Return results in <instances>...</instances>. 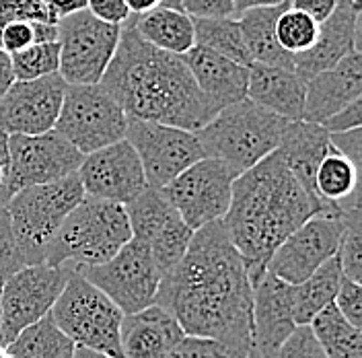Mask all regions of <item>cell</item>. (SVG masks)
Here are the masks:
<instances>
[{
	"mask_svg": "<svg viewBox=\"0 0 362 358\" xmlns=\"http://www.w3.org/2000/svg\"><path fill=\"white\" fill-rule=\"evenodd\" d=\"M124 210L130 223L132 239L142 241L146 246L165 226V223L175 214V210L163 196V192L153 190V187H146L144 192H140L134 200L124 206Z\"/></svg>",
	"mask_w": 362,
	"mask_h": 358,
	"instance_id": "cell-32",
	"label": "cell"
},
{
	"mask_svg": "<svg viewBox=\"0 0 362 358\" xmlns=\"http://www.w3.org/2000/svg\"><path fill=\"white\" fill-rule=\"evenodd\" d=\"M130 23L146 44L160 52L185 56L196 45L194 19L175 6L160 4L148 13L130 15Z\"/></svg>",
	"mask_w": 362,
	"mask_h": 358,
	"instance_id": "cell-25",
	"label": "cell"
},
{
	"mask_svg": "<svg viewBox=\"0 0 362 358\" xmlns=\"http://www.w3.org/2000/svg\"><path fill=\"white\" fill-rule=\"evenodd\" d=\"M76 175L85 196L126 206L144 192L146 178L132 144L124 138L83 158Z\"/></svg>",
	"mask_w": 362,
	"mask_h": 358,
	"instance_id": "cell-17",
	"label": "cell"
},
{
	"mask_svg": "<svg viewBox=\"0 0 362 358\" xmlns=\"http://www.w3.org/2000/svg\"><path fill=\"white\" fill-rule=\"evenodd\" d=\"M286 0H235V11L237 17L245 11H253V8H270V6H280Z\"/></svg>",
	"mask_w": 362,
	"mask_h": 358,
	"instance_id": "cell-51",
	"label": "cell"
},
{
	"mask_svg": "<svg viewBox=\"0 0 362 358\" xmlns=\"http://www.w3.org/2000/svg\"><path fill=\"white\" fill-rule=\"evenodd\" d=\"M72 270L68 266H23L8 276L0 292V340L8 346L29 325L49 315Z\"/></svg>",
	"mask_w": 362,
	"mask_h": 358,
	"instance_id": "cell-11",
	"label": "cell"
},
{
	"mask_svg": "<svg viewBox=\"0 0 362 358\" xmlns=\"http://www.w3.org/2000/svg\"><path fill=\"white\" fill-rule=\"evenodd\" d=\"M181 58L185 67L189 68L194 83L204 95L212 115L223 112L233 103L247 99V67H241L200 45H194Z\"/></svg>",
	"mask_w": 362,
	"mask_h": 358,
	"instance_id": "cell-21",
	"label": "cell"
},
{
	"mask_svg": "<svg viewBox=\"0 0 362 358\" xmlns=\"http://www.w3.org/2000/svg\"><path fill=\"white\" fill-rule=\"evenodd\" d=\"M194 37L196 45L225 56L241 67L249 68L253 64L237 19H194Z\"/></svg>",
	"mask_w": 362,
	"mask_h": 358,
	"instance_id": "cell-31",
	"label": "cell"
},
{
	"mask_svg": "<svg viewBox=\"0 0 362 358\" xmlns=\"http://www.w3.org/2000/svg\"><path fill=\"white\" fill-rule=\"evenodd\" d=\"M25 266L21 258V251L15 243L13 237V229L6 210H0V284H4V280L8 276H13L15 272Z\"/></svg>",
	"mask_w": 362,
	"mask_h": 358,
	"instance_id": "cell-40",
	"label": "cell"
},
{
	"mask_svg": "<svg viewBox=\"0 0 362 358\" xmlns=\"http://www.w3.org/2000/svg\"><path fill=\"white\" fill-rule=\"evenodd\" d=\"M56 27L62 81L66 85H99L117 50L122 25L101 21L85 8L60 19Z\"/></svg>",
	"mask_w": 362,
	"mask_h": 358,
	"instance_id": "cell-9",
	"label": "cell"
},
{
	"mask_svg": "<svg viewBox=\"0 0 362 358\" xmlns=\"http://www.w3.org/2000/svg\"><path fill=\"white\" fill-rule=\"evenodd\" d=\"M130 239L132 231L122 204L85 196L52 239L44 264L70 270L101 266Z\"/></svg>",
	"mask_w": 362,
	"mask_h": 358,
	"instance_id": "cell-4",
	"label": "cell"
},
{
	"mask_svg": "<svg viewBox=\"0 0 362 358\" xmlns=\"http://www.w3.org/2000/svg\"><path fill=\"white\" fill-rule=\"evenodd\" d=\"M47 8L49 17L54 19V23H58L60 19H64L72 13L85 11L87 8V0H40Z\"/></svg>",
	"mask_w": 362,
	"mask_h": 358,
	"instance_id": "cell-48",
	"label": "cell"
},
{
	"mask_svg": "<svg viewBox=\"0 0 362 358\" xmlns=\"http://www.w3.org/2000/svg\"><path fill=\"white\" fill-rule=\"evenodd\" d=\"M251 350L235 348L208 337L185 336L167 358H249Z\"/></svg>",
	"mask_w": 362,
	"mask_h": 358,
	"instance_id": "cell-38",
	"label": "cell"
},
{
	"mask_svg": "<svg viewBox=\"0 0 362 358\" xmlns=\"http://www.w3.org/2000/svg\"><path fill=\"white\" fill-rule=\"evenodd\" d=\"M358 171L361 169L350 158H346L332 146L317 167V198L334 212H341V210L361 206Z\"/></svg>",
	"mask_w": 362,
	"mask_h": 358,
	"instance_id": "cell-27",
	"label": "cell"
},
{
	"mask_svg": "<svg viewBox=\"0 0 362 358\" xmlns=\"http://www.w3.org/2000/svg\"><path fill=\"white\" fill-rule=\"evenodd\" d=\"M11 358H74L76 346L68 340L47 315L29 325L4 346Z\"/></svg>",
	"mask_w": 362,
	"mask_h": 358,
	"instance_id": "cell-30",
	"label": "cell"
},
{
	"mask_svg": "<svg viewBox=\"0 0 362 358\" xmlns=\"http://www.w3.org/2000/svg\"><path fill=\"white\" fill-rule=\"evenodd\" d=\"M341 237H339L338 258L341 276L362 282V212L361 206L341 210Z\"/></svg>",
	"mask_w": 362,
	"mask_h": 358,
	"instance_id": "cell-34",
	"label": "cell"
},
{
	"mask_svg": "<svg viewBox=\"0 0 362 358\" xmlns=\"http://www.w3.org/2000/svg\"><path fill=\"white\" fill-rule=\"evenodd\" d=\"M74 358H110L101 352H93V350H85V348H76L74 352Z\"/></svg>",
	"mask_w": 362,
	"mask_h": 358,
	"instance_id": "cell-53",
	"label": "cell"
},
{
	"mask_svg": "<svg viewBox=\"0 0 362 358\" xmlns=\"http://www.w3.org/2000/svg\"><path fill=\"white\" fill-rule=\"evenodd\" d=\"M185 337L180 323L163 307L151 305L142 311L124 315L119 346L124 358H167Z\"/></svg>",
	"mask_w": 362,
	"mask_h": 358,
	"instance_id": "cell-22",
	"label": "cell"
},
{
	"mask_svg": "<svg viewBox=\"0 0 362 358\" xmlns=\"http://www.w3.org/2000/svg\"><path fill=\"white\" fill-rule=\"evenodd\" d=\"M11 64H13L15 81H37V79L58 74L60 44L45 42V44L29 45L27 50L11 56Z\"/></svg>",
	"mask_w": 362,
	"mask_h": 358,
	"instance_id": "cell-36",
	"label": "cell"
},
{
	"mask_svg": "<svg viewBox=\"0 0 362 358\" xmlns=\"http://www.w3.org/2000/svg\"><path fill=\"white\" fill-rule=\"evenodd\" d=\"M45 42H58V27L54 23L21 21L11 23L4 29H0V47L8 56L27 50L29 45Z\"/></svg>",
	"mask_w": 362,
	"mask_h": 358,
	"instance_id": "cell-37",
	"label": "cell"
},
{
	"mask_svg": "<svg viewBox=\"0 0 362 358\" xmlns=\"http://www.w3.org/2000/svg\"><path fill=\"white\" fill-rule=\"evenodd\" d=\"M21 21L54 23V19L40 0H0V29Z\"/></svg>",
	"mask_w": 362,
	"mask_h": 358,
	"instance_id": "cell-39",
	"label": "cell"
},
{
	"mask_svg": "<svg viewBox=\"0 0 362 358\" xmlns=\"http://www.w3.org/2000/svg\"><path fill=\"white\" fill-rule=\"evenodd\" d=\"M180 8L192 19H237L235 0H180Z\"/></svg>",
	"mask_w": 362,
	"mask_h": 358,
	"instance_id": "cell-43",
	"label": "cell"
},
{
	"mask_svg": "<svg viewBox=\"0 0 362 358\" xmlns=\"http://www.w3.org/2000/svg\"><path fill=\"white\" fill-rule=\"evenodd\" d=\"M249 358H262V357H259V354H257V350H255V348H253V350H251V352H249Z\"/></svg>",
	"mask_w": 362,
	"mask_h": 358,
	"instance_id": "cell-55",
	"label": "cell"
},
{
	"mask_svg": "<svg viewBox=\"0 0 362 358\" xmlns=\"http://www.w3.org/2000/svg\"><path fill=\"white\" fill-rule=\"evenodd\" d=\"M341 214H317L303 223L272 255L268 272L288 284H300L338 253Z\"/></svg>",
	"mask_w": 362,
	"mask_h": 358,
	"instance_id": "cell-16",
	"label": "cell"
},
{
	"mask_svg": "<svg viewBox=\"0 0 362 358\" xmlns=\"http://www.w3.org/2000/svg\"><path fill=\"white\" fill-rule=\"evenodd\" d=\"M305 91L307 83L294 70L262 64L249 67V101L288 122L303 120Z\"/></svg>",
	"mask_w": 362,
	"mask_h": 358,
	"instance_id": "cell-23",
	"label": "cell"
},
{
	"mask_svg": "<svg viewBox=\"0 0 362 358\" xmlns=\"http://www.w3.org/2000/svg\"><path fill=\"white\" fill-rule=\"evenodd\" d=\"M83 155L58 132L8 136V192L44 185L78 171Z\"/></svg>",
	"mask_w": 362,
	"mask_h": 358,
	"instance_id": "cell-14",
	"label": "cell"
},
{
	"mask_svg": "<svg viewBox=\"0 0 362 358\" xmlns=\"http://www.w3.org/2000/svg\"><path fill=\"white\" fill-rule=\"evenodd\" d=\"M13 83H15V74H13L11 56L0 47V99L6 91L13 87Z\"/></svg>",
	"mask_w": 362,
	"mask_h": 358,
	"instance_id": "cell-50",
	"label": "cell"
},
{
	"mask_svg": "<svg viewBox=\"0 0 362 358\" xmlns=\"http://www.w3.org/2000/svg\"><path fill=\"white\" fill-rule=\"evenodd\" d=\"M286 126L288 120L243 99L216 113L196 136L204 158H216L241 175L278 149Z\"/></svg>",
	"mask_w": 362,
	"mask_h": 358,
	"instance_id": "cell-5",
	"label": "cell"
},
{
	"mask_svg": "<svg viewBox=\"0 0 362 358\" xmlns=\"http://www.w3.org/2000/svg\"><path fill=\"white\" fill-rule=\"evenodd\" d=\"M126 140L140 158L146 185L153 190H163L185 169L204 158L196 132L175 126L128 117Z\"/></svg>",
	"mask_w": 362,
	"mask_h": 358,
	"instance_id": "cell-13",
	"label": "cell"
},
{
	"mask_svg": "<svg viewBox=\"0 0 362 358\" xmlns=\"http://www.w3.org/2000/svg\"><path fill=\"white\" fill-rule=\"evenodd\" d=\"M128 115L101 85H66L54 132L87 157L126 138Z\"/></svg>",
	"mask_w": 362,
	"mask_h": 358,
	"instance_id": "cell-8",
	"label": "cell"
},
{
	"mask_svg": "<svg viewBox=\"0 0 362 358\" xmlns=\"http://www.w3.org/2000/svg\"><path fill=\"white\" fill-rule=\"evenodd\" d=\"M362 124V101H354L350 105H346L344 110H339L338 113H334L332 117H327L321 128L327 134H341V132H350L361 128Z\"/></svg>",
	"mask_w": 362,
	"mask_h": 358,
	"instance_id": "cell-44",
	"label": "cell"
},
{
	"mask_svg": "<svg viewBox=\"0 0 362 358\" xmlns=\"http://www.w3.org/2000/svg\"><path fill=\"white\" fill-rule=\"evenodd\" d=\"M272 358H325L309 325H300Z\"/></svg>",
	"mask_w": 362,
	"mask_h": 358,
	"instance_id": "cell-42",
	"label": "cell"
},
{
	"mask_svg": "<svg viewBox=\"0 0 362 358\" xmlns=\"http://www.w3.org/2000/svg\"><path fill=\"white\" fill-rule=\"evenodd\" d=\"M0 344H2V340H0Z\"/></svg>",
	"mask_w": 362,
	"mask_h": 358,
	"instance_id": "cell-56",
	"label": "cell"
},
{
	"mask_svg": "<svg viewBox=\"0 0 362 358\" xmlns=\"http://www.w3.org/2000/svg\"><path fill=\"white\" fill-rule=\"evenodd\" d=\"M284 8H288V0L280 6L245 11L237 17L253 64L294 70L293 56L286 54L276 40V21Z\"/></svg>",
	"mask_w": 362,
	"mask_h": 358,
	"instance_id": "cell-26",
	"label": "cell"
},
{
	"mask_svg": "<svg viewBox=\"0 0 362 358\" xmlns=\"http://www.w3.org/2000/svg\"><path fill=\"white\" fill-rule=\"evenodd\" d=\"M339 0H288V6L309 15L319 25L325 21L338 6Z\"/></svg>",
	"mask_w": 362,
	"mask_h": 358,
	"instance_id": "cell-47",
	"label": "cell"
},
{
	"mask_svg": "<svg viewBox=\"0 0 362 358\" xmlns=\"http://www.w3.org/2000/svg\"><path fill=\"white\" fill-rule=\"evenodd\" d=\"M361 95L362 54L352 52L334 68L323 70L307 81L303 122L321 126L346 105L361 101Z\"/></svg>",
	"mask_w": 362,
	"mask_h": 358,
	"instance_id": "cell-20",
	"label": "cell"
},
{
	"mask_svg": "<svg viewBox=\"0 0 362 358\" xmlns=\"http://www.w3.org/2000/svg\"><path fill=\"white\" fill-rule=\"evenodd\" d=\"M124 2H126L130 15H142V13H148V11L160 6L165 0H124Z\"/></svg>",
	"mask_w": 362,
	"mask_h": 358,
	"instance_id": "cell-52",
	"label": "cell"
},
{
	"mask_svg": "<svg viewBox=\"0 0 362 358\" xmlns=\"http://www.w3.org/2000/svg\"><path fill=\"white\" fill-rule=\"evenodd\" d=\"M83 200L85 190L76 173L52 183L25 187L8 200L4 210L25 266L44 264L52 239Z\"/></svg>",
	"mask_w": 362,
	"mask_h": 358,
	"instance_id": "cell-6",
	"label": "cell"
},
{
	"mask_svg": "<svg viewBox=\"0 0 362 358\" xmlns=\"http://www.w3.org/2000/svg\"><path fill=\"white\" fill-rule=\"evenodd\" d=\"M329 149H332L329 134L321 126L303 122V120L288 122L282 140L276 149L284 161V165L288 167V171L319 204H323V202L319 200L315 194V173L319 163L323 161ZM329 212H334V210H329ZM334 214H339V212H334Z\"/></svg>",
	"mask_w": 362,
	"mask_h": 358,
	"instance_id": "cell-24",
	"label": "cell"
},
{
	"mask_svg": "<svg viewBox=\"0 0 362 358\" xmlns=\"http://www.w3.org/2000/svg\"><path fill=\"white\" fill-rule=\"evenodd\" d=\"M296 328L294 287L266 272L253 289V348L262 358H272Z\"/></svg>",
	"mask_w": 362,
	"mask_h": 358,
	"instance_id": "cell-19",
	"label": "cell"
},
{
	"mask_svg": "<svg viewBox=\"0 0 362 358\" xmlns=\"http://www.w3.org/2000/svg\"><path fill=\"white\" fill-rule=\"evenodd\" d=\"M239 178L216 158H200L160 192L192 231L223 221L230 206L233 181Z\"/></svg>",
	"mask_w": 362,
	"mask_h": 358,
	"instance_id": "cell-12",
	"label": "cell"
},
{
	"mask_svg": "<svg viewBox=\"0 0 362 358\" xmlns=\"http://www.w3.org/2000/svg\"><path fill=\"white\" fill-rule=\"evenodd\" d=\"M13 194L8 192V136L0 132V210L6 208Z\"/></svg>",
	"mask_w": 362,
	"mask_h": 358,
	"instance_id": "cell-49",
	"label": "cell"
},
{
	"mask_svg": "<svg viewBox=\"0 0 362 358\" xmlns=\"http://www.w3.org/2000/svg\"><path fill=\"white\" fill-rule=\"evenodd\" d=\"M309 330L325 358H361V328H354L334 303L315 315V319L309 323Z\"/></svg>",
	"mask_w": 362,
	"mask_h": 358,
	"instance_id": "cell-29",
	"label": "cell"
},
{
	"mask_svg": "<svg viewBox=\"0 0 362 358\" xmlns=\"http://www.w3.org/2000/svg\"><path fill=\"white\" fill-rule=\"evenodd\" d=\"M99 85L134 120L198 132L214 117L183 58L146 44L130 19Z\"/></svg>",
	"mask_w": 362,
	"mask_h": 358,
	"instance_id": "cell-3",
	"label": "cell"
},
{
	"mask_svg": "<svg viewBox=\"0 0 362 358\" xmlns=\"http://www.w3.org/2000/svg\"><path fill=\"white\" fill-rule=\"evenodd\" d=\"M341 270L338 258L334 255L319 270H315L307 280L294 287V321L296 325H309L315 315H319L327 305L334 303L338 292Z\"/></svg>",
	"mask_w": 362,
	"mask_h": 358,
	"instance_id": "cell-28",
	"label": "cell"
},
{
	"mask_svg": "<svg viewBox=\"0 0 362 358\" xmlns=\"http://www.w3.org/2000/svg\"><path fill=\"white\" fill-rule=\"evenodd\" d=\"M49 317L76 348L101 352L110 358H124L119 346L124 313L78 272L72 270Z\"/></svg>",
	"mask_w": 362,
	"mask_h": 358,
	"instance_id": "cell-7",
	"label": "cell"
},
{
	"mask_svg": "<svg viewBox=\"0 0 362 358\" xmlns=\"http://www.w3.org/2000/svg\"><path fill=\"white\" fill-rule=\"evenodd\" d=\"M66 83L60 74L37 81H15L0 99V132L40 136L56 128Z\"/></svg>",
	"mask_w": 362,
	"mask_h": 358,
	"instance_id": "cell-15",
	"label": "cell"
},
{
	"mask_svg": "<svg viewBox=\"0 0 362 358\" xmlns=\"http://www.w3.org/2000/svg\"><path fill=\"white\" fill-rule=\"evenodd\" d=\"M87 11L93 17L112 25H124L130 19V11L124 0H87Z\"/></svg>",
	"mask_w": 362,
	"mask_h": 358,
	"instance_id": "cell-45",
	"label": "cell"
},
{
	"mask_svg": "<svg viewBox=\"0 0 362 358\" xmlns=\"http://www.w3.org/2000/svg\"><path fill=\"white\" fill-rule=\"evenodd\" d=\"M361 8L362 0H339L336 11L319 25L315 45L293 56L294 72L305 83L334 68L352 52H361Z\"/></svg>",
	"mask_w": 362,
	"mask_h": 358,
	"instance_id": "cell-18",
	"label": "cell"
},
{
	"mask_svg": "<svg viewBox=\"0 0 362 358\" xmlns=\"http://www.w3.org/2000/svg\"><path fill=\"white\" fill-rule=\"evenodd\" d=\"M194 233L196 231H192L175 212L157 235L148 241L151 255H153L160 274H167L183 260V255L187 253L189 243L194 239Z\"/></svg>",
	"mask_w": 362,
	"mask_h": 358,
	"instance_id": "cell-33",
	"label": "cell"
},
{
	"mask_svg": "<svg viewBox=\"0 0 362 358\" xmlns=\"http://www.w3.org/2000/svg\"><path fill=\"white\" fill-rule=\"evenodd\" d=\"M163 4H165V6H175V8H180V0H165Z\"/></svg>",
	"mask_w": 362,
	"mask_h": 358,
	"instance_id": "cell-54",
	"label": "cell"
},
{
	"mask_svg": "<svg viewBox=\"0 0 362 358\" xmlns=\"http://www.w3.org/2000/svg\"><path fill=\"white\" fill-rule=\"evenodd\" d=\"M317 35H319V23L291 6L284 8L276 21V40L280 47L291 56L309 52L315 45Z\"/></svg>",
	"mask_w": 362,
	"mask_h": 358,
	"instance_id": "cell-35",
	"label": "cell"
},
{
	"mask_svg": "<svg viewBox=\"0 0 362 358\" xmlns=\"http://www.w3.org/2000/svg\"><path fill=\"white\" fill-rule=\"evenodd\" d=\"M74 272L103 292L124 315L138 313L155 305L163 278L148 246L136 239H130L110 262Z\"/></svg>",
	"mask_w": 362,
	"mask_h": 358,
	"instance_id": "cell-10",
	"label": "cell"
},
{
	"mask_svg": "<svg viewBox=\"0 0 362 358\" xmlns=\"http://www.w3.org/2000/svg\"><path fill=\"white\" fill-rule=\"evenodd\" d=\"M155 305L185 336L253 350V287L223 221L194 233L183 260L163 274Z\"/></svg>",
	"mask_w": 362,
	"mask_h": 358,
	"instance_id": "cell-1",
	"label": "cell"
},
{
	"mask_svg": "<svg viewBox=\"0 0 362 358\" xmlns=\"http://www.w3.org/2000/svg\"><path fill=\"white\" fill-rule=\"evenodd\" d=\"M334 305L338 307V311L354 328H361L362 325V287L361 282H354L346 276H341L339 280L338 292H336V299H334Z\"/></svg>",
	"mask_w": 362,
	"mask_h": 358,
	"instance_id": "cell-41",
	"label": "cell"
},
{
	"mask_svg": "<svg viewBox=\"0 0 362 358\" xmlns=\"http://www.w3.org/2000/svg\"><path fill=\"white\" fill-rule=\"evenodd\" d=\"M332 146L341 153L346 158H350L358 169L362 165V132L361 128L350 130V132H341V134H329Z\"/></svg>",
	"mask_w": 362,
	"mask_h": 358,
	"instance_id": "cell-46",
	"label": "cell"
},
{
	"mask_svg": "<svg viewBox=\"0 0 362 358\" xmlns=\"http://www.w3.org/2000/svg\"><path fill=\"white\" fill-rule=\"evenodd\" d=\"M317 214L338 216L296 181L278 151L233 181L223 224L245 262L253 289L268 272L274 251Z\"/></svg>",
	"mask_w": 362,
	"mask_h": 358,
	"instance_id": "cell-2",
	"label": "cell"
}]
</instances>
